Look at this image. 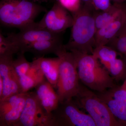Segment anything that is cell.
<instances>
[{
	"label": "cell",
	"instance_id": "cell-1",
	"mask_svg": "<svg viewBox=\"0 0 126 126\" xmlns=\"http://www.w3.org/2000/svg\"><path fill=\"white\" fill-rule=\"evenodd\" d=\"M93 5L86 4L73 14V23L69 40L64 45L68 51L77 50L84 53L92 54L95 47L97 31L95 22L96 13Z\"/></svg>",
	"mask_w": 126,
	"mask_h": 126
},
{
	"label": "cell",
	"instance_id": "cell-2",
	"mask_svg": "<svg viewBox=\"0 0 126 126\" xmlns=\"http://www.w3.org/2000/svg\"><path fill=\"white\" fill-rule=\"evenodd\" d=\"M70 52L76 61L79 80L87 87L102 93L117 86L108 71L100 65L93 55L77 50Z\"/></svg>",
	"mask_w": 126,
	"mask_h": 126
},
{
	"label": "cell",
	"instance_id": "cell-3",
	"mask_svg": "<svg viewBox=\"0 0 126 126\" xmlns=\"http://www.w3.org/2000/svg\"><path fill=\"white\" fill-rule=\"evenodd\" d=\"M45 7L28 0H1L0 22L4 26L20 30L33 23Z\"/></svg>",
	"mask_w": 126,
	"mask_h": 126
},
{
	"label": "cell",
	"instance_id": "cell-4",
	"mask_svg": "<svg viewBox=\"0 0 126 126\" xmlns=\"http://www.w3.org/2000/svg\"><path fill=\"white\" fill-rule=\"evenodd\" d=\"M55 55L60 59L56 92L61 103L75 97L81 84L76 61L72 52L67 50L63 45Z\"/></svg>",
	"mask_w": 126,
	"mask_h": 126
},
{
	"label": "cell",
	"instance_id": "cell-5",
	"mask_svg": "<svg viewBox=\"0 0 126 126\" xmlns=\"http://www.w3.org/2000/svg\"><path fill=\"white\" fill-rule=\"evenodd\" d=\"M75 98L77 105L87 112L96 126H122L114 117L107 105L90 89L80 84Z\"/></svg>",
	"mask_w": 126,
	"mask_h": 126
},
{
	"label": "cell",
	"instance_id": "cell-6",
	"mask_svg": "<svg viewBox=\"0 0 126 126\" xmlns=\"http://www.w3.org/2000/svg\"><path fill=\"white\" fill-rule=\"evenodd\" d=\"M52 114L54 126H96L90 115L79 110L73 99L60 103Z\"/></svg>",
	"mask_w": 126,
	"mask_h": 126
},
{
	"label": "cell",
	"instance_id": "cell-7",
	"mask_svg": "<svg viewBox=\"0 0 126 126\" xmlns=\"http://www.w3.org/2000/svg\"><path fill=\"white\" fill-rule=\"evenodd\" d=\"M15 126H54L52 113L43 107L35 92H29L23 112Z\"/></svg>",
	"mask_w": 126,
	"mask_h": 126
},
{
	"label": "cell",
	"instance_id": "cell-8",
	"mask_svg": "<svg viewBox=\"0 0 126 126\" xmlns=\"http://www.w3.org/2000/svg\"><path fill=\"white\" fill-rule=\"evenodd\" d=\"M61 34L53 33L40 27L36 23L20 30L17 33H11L7 37L17 47L20 52L27 46L41 41L61 38Z\"/></svg>",
	"mask_w": 126,
	"mask_h": 126
},
{
	"label": "cell",
	"instance_id": "cell-9",
	"mask_svg": "<svg viewBox=\"0 0 126 126\" xmlns=\"http://www.w3.org/2000/svg\"><path fill=\"white\" fill-rule=\"evenodd\" d=\"M68 11L58 1L52 8L46 12L41 20L36 24L40 27L57 34H61L68 28L72 27L73 18Z\"/></svg>",
	"mask_w": 126,
	"mask_h": 126
},
{
	"label": "cell",
	"instance_id": "cell-10",
	"mask_svg": "<svg viewBox=\"0 0 126 126\" xmlns=\"http://www.w3.org/2000/svg\"><path fill=\"white\" fill-rule=\"evenodd\" d=\"M13 57H0V76L3 79L4 90L0 101L22 93L19 79L13 65Z\"/></svg>",
	"mask_w": 126,
	"mask_h": 126
},
{
	"label": "cell",
	"instance_id": "cell-11",
	"mask_svg": "<svg viewBox=\"0 0 126 126\" xmlns=\"http://www.w3.org/2000/svg\"><path fill=\"white\" fill-rule=\"evenodd\" d=\"M35 88L36 96L43 107L48 112L52 113L60 103L58 95L54 88L45 79Z\"/></svg>",
	"mask_w": 126,
	"mask_h": 126
},
{
	"label": "cell",
	"instance_id": "cell-12",
	"mask_svg": "<svg viewBox=\"0 0 126 126\" xmlns=\"http://www.w3.org/2000/svg\"><path fill=\"white\" fill-rule=\"evenodd\" d=\"M126 9L111 23L97 30L95 36V47L107 45L124 26L126 21Z\"/></svg>",
	"mask_w": 126,
	"mask_h": 126
},
{
	"label": "cell",
	"instance_id": "cell-13",
	"mask_svg": "<svg viewBox=\"0 0 126 126\" xmlns=\"http://www.w3.org/2000/svg\"><path fill=\"white\" fill-rule=\"evenodd\" d=\"M63 45L61 38L41 41L27 46L20 53H25L26 52H30L39 58L49 54H55Z\"/></svg>",
	"mask_w": 126,
	"mask_h": 126
},
{
	"label": "cell",
	"instance_id": "cell-14",
	"mask_svg": "<svg viewBox=\"0 0 126 126\" xmlns=\"http://www.w3.org/2000/svg\"><path fill=\"white\" fill-rule=\"evenodd\" d=\"M35 60L46 79L56 89L59 78V58H45L43 56Z\"/></svg>",
	"mask_w": 126,
	"mask_h": 126
},
{
	"label": "cell",
	"instance_id": "cell-15",
	"mask_svg": "<svg viewBox=\"0 0 126 126\" xmlns=\"http://www.w3.org/2000/svg\"><path fill=\"white\" fill-rule=\"evenodd\" d=\"M28 94L29 92L21 93L14 107L0 115V126H15L23 112Z\"/></svg>",
	"mask_w": 126,
	"mask_h": 126
},
{
	"label": "cell",
	"instance_id": "cell-16",
	"mask_svg": "<svg viewBox=\"0 0 126 126\" xmlns=\"http://www.w3.org/2000/svg\"><path fill=\"white\" fill-rule=\"evenodd\" d=\"M31 67L24 76L19 78L22 93H27L45 79V77L34 60Z\"/></svg>",
	"mask_w": 126,
	"mask_h": 126
},
{
	"label": "cell",
	"instance_id": "cell-17",
	"mask_svg": "<svg viewBox=\"0 0 126 126\" xmlns=\"http://www.w3.org/2000/svg\"><path fill=\"white\" fill-rule=\"evenodd\" d=\"M99 98L108 106L116 120L122 126H126V106L108 94L106 91L98 93Z\"/></svg>",
	"mask_w": 126,
	"mask_h": 126
},
{
	"label": "cell",
	"instance_id": "cell-18",
	"mask_svg": "<svg viewBox=\"0 0 126 126\" xmlns=\"http://www.w3.org/2000/svg\"><path fill=\"white\" fill-rule=\"evenodd\" d=\"M125 9L121 4L116 3L111 5L107 10L96 13L95 22L97 31L111 23Z\"/></svg>",
	"mask_w": 126,
	"mask_h": 126
},
{
	"label": "cell",
	"instance_id": "cell-19",
	"mask_svg": "<svg viewBox=\"0 0 126 126\" xmlns=\"http://www.w3.org/2000/svg\"><path fill=\"white\" fill-rule=\"evenodd\" d=\"M92 54L99 60L102 64L106 68L110 63L117 58L119 54L111 47L104 45L94 48Z\"/></svg>",
	"mask_w": 126,
	"mask_h": 126
},
{
	"label": "cell",
	"instance_id": "cell-20",
	"mask_svg": "<svg viewBox=\"0 0 126 126\" xmlns=\"http://www.w3.org/2000/svg\"><path fill=\"white\" fill-rule=\"evenodd\" d=\"M106 68L115 81H119L126 78V63L124 60L116 58Z\"/></svg>",
	"mask_w": 126,
	"mask_h": 126
},
{
	"label": "cell",
	"instance_id": "cell-21",
	"mask_svg": "<svg viewBox=\"0 0 126 126\" xmlns=\"http://www.w3.org/2000/svg\"><path fill=\"white\" fill-rule=\"evenodd\" d=\"M107 45L111 47L120 55L126 54V27L124 26Z\"/></svg>",
	"mask_w": 126,
	"mask_h": 126
},
{
	"label": "cell",
	"instance_id": "cell-22",
	"mask_svg": "<svg viewBox=\"0 0 126 126\" xmlns=\"http://www.w3.org/2000/svg\"><path fill=\"white\" fill-rule=\"evenodd\" d=\"M19 53V49L11 40L0 32V57H13Z\"/></svg>",
	"mask_w": 126,
	"mask_h": 126
},
{
	"label": "cell",
	"instance_id": "cell-23",
	"mask_svg": "<svg viewBox=\"0 0 126 126\" xmlns=\"http://www.w3.org/2000/svg\"><path fill=\"white\" fill-rule=\"evenodd\" d=\"M25 53H18L17 58L13 61V65L19 79L24 76L31 67L32 63H30L26 59Z\"/></svg>",
	"mask_w": 126,
	"mask_h": 126
},
{
	"label": "cell",
	"instance_id": "cell-24",
	"mask_svg": "<svg viewBox=\"0 0 126 126\" xmlns=\"http://www.w3.org/2000/svg\"><path fill=\"white\" fill-rule=\"evenodd\" d=\"M21 93L10 96L0 101V115L4 114L14 107Z\"/></svg>",
	"mask_w": 126,
	"mask_h": 126
},
{
	"label": "cell",
	"instance_id": "cell-25",
	"mask_svg": "<svg viewBox=\"0 0 126 126\" xmlns=\"http://www.w3.org/2000/svg\"><path fill=\"white\" fill-rule=\"evenodd\" d=\"M106 93L115 99L126 106V91L117 86L106 91Z\"/></svg>",
	"mask_w": 126,
	"mask_h": 126
},
{
	"label": "cell",
	"instance_id": "cell-26",
	"mask_svg": "<svg viewBox=\"0 0 126 126\" xmlns=\"http://www.w3.org/2000/svg\"><path fill=\"white\" fill-rule=\"evenodd\" d=\"M81 0H58L62 6L68 11L75 13L81 8Z\"/></svg>",
	"mask_w": 126,
	"mask_h": 126
},
{
	"label": "cell",
	"instance_id": "cell-27",
	"mask_svg": "<svg viewBox=\"0 0 126 126\" xmlns=\"http://www.w3.org/2000/svg\"><path fill=\"white\" fill-rule=\"evenodd\" d=\"M110 0H92V5L96 10L105 11L111 6Z\"/></svg>",
	"mask_w": 126,
	"mask_h": 126
},
{
	"label": "cell",
	"instance_id": "cell-28",
	"mask_svg": "<svg viewBox=\"0 0 126 126\" xmlns=\"http://www.w3.org/2000/svg\"><path fill=\"white\" fill-rule=\"evenodd\" d=\"M4 90V83L3 79L0 76V98L2 97Z\"/></svg>",
	"mask_w": 126,
	"mask_h": 126
},
{
	"label": "cell",
	"instance_id": "cell-29",
	"mask_svg": "<svg viewBox=\"0 0 126 126\" xmlns=\"http://www.w3.org/2000/svg\"><path fill=\"white\" fill-rule=\"evenodd\" d=\"M86 2L87 4L92 5V0H81Z\"/></svg>",
	"mask_w": 126,
	"mask_h": 126
},
{
	"label": "cell",
	"instance_id": "cell-30",
	"mask_svg": "<svg viewBox=\"0 0 126 126\" xmlns=\"http://www.w3.org/2000/svg\"><path fill=\"white\" fill-rule=\"evenodd\" d=\"M121 87L123 89H124V90H126V78L125 79L123 84L122 85V86Z\"/></svg>",
	"mask_w": 126,
	"mask_h": 126
},
{
	"label": "cell",
	"instance_id": "cell-31",
	"mask_svg": "<svg viewBox=\"0 0 126 126\" xmlns=\"http://www.w3.org/2000/svg\"><path fill=\"white\" fill-rule=\"evenodd\" d=\"M31 1H33L34 2H43V1H46L48 0H28Z\"/></svg>",
	"mask_w": 126,
	"mask_h": 126
},
{
	"label": "cell",
	"instance_id": "cell-32",
	"mask_svg": "<svg viewBox=\"0 0 126 126\" xmlns=\"http://www.w3.org/2000/svg\"><path fill=\"white\" fill-rule=\"evenodd\" d=\"M113 0V1H115V2L117 3L118 2H119V1H120L121 0Z\"/></svg>",
	"mask_w": 126,
	"mask_h": 126
},
{
	"label": "cell",
	"instance_id": "cell-33",
	"mask_svg": "<svg viewBox=\"0 0 126 126\" xmlns=\"http://www.w3.org/2000/svg\"><path fill=\"white\" fill-rule=\"evenodd\" d=\"M124 60H125V61H126V55H125V56H124Z\"/></svg>",
	"mask_w": 126,
	"mask_h": 126
},
{
	"label": "cell",
	"instance_id": "cell-34",
	"mask_svg": "<svg viewBox=\"0 0 126 126\" xmlns=\"http://www.w3.org/2000/svg\"><path fill=\"white\" fill-rule=\"evenodd\" d=\"M124 26L126 27V21H125V24L124 25Z\"/></svg>",
	"mask_w": 126,
	"mask_h": 126
}]
</instances>
